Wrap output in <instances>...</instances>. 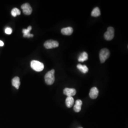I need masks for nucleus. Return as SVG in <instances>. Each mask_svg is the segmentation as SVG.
I'll return each instance as SVG.
<instances>
[{"label": "nucleus", "instance_id": "1", "mask_svg": "<svg viewBox=\"0 0 128 128\" xmlns=\"http://www.w3.org/2000/svg\"><path fill=\"white\" fill-rule=\"evenodd\" d=\"M55 70L52 69L48 71L45 76V80L48 85H51L55 82Z\"/></svg>", "mask_w": 128, "mask_h": 128}, {"label": "nucleus", "instance_id": "2", "mask_svg": "<svg viewBox=\"0 0 128 128\" xmlns=\"http://www.w3.org/2000/svg\"><path fill=\"white\" fill-rule=\"evenodd\" d=\"M30 66L34 71L37 72L42 71L44 68V64L37 60H32L30 63Z\"/></svg>", "mask_w": 128, "mask_h": 128}, {"label": "nucleus", "instance_id": "3", "mask_svg": "<svg viewBox=\"0 0 128 128\" xmlns=\"http://www.w3.org/2000/svg\"><path fill=\"white\" fill-rule=\"evenodd\" d=\"M110 53L107 48H102L99 53V58L102 63H104L105 61L110 56Z\"/></svg>", "mask_w": 128, "mask_h": 128}, {"label": "nucleus", "instance_id": "4", "mask_svg": "<svg viewBox=\"0 0 128 128\" xmlns=\"http://www.w3.org/2000/svg\"><path fill=\"white\" fill-rule=\"evenodd\" d=\"M114 36V28L110 27L107 28V31L106 32L104 37L105 40H112Z\"/></svg>", "mask_w": 128, "mask_h": 128}, {"label": "nucleus", "instance_id": "5", "mask_svg": "<svg viewBox=\"0 0 128 128\" xmlns=\"http://www.w3.org/2000/svg\"><path fill=\"white\" fill-rule=\"evenodd\" d=\"M44 46L46 49H51L56 48L59 46V43L58 41L54 40H48L46 41Z\"/></svg>", "mask_w": 128, "mask_h": 128}, {"label": "nucleus", "instance_id": "6", "mask_svg": "<svg viewBox=\"0 0 128 128\" xmlns=\"http://www.w3.org/2000/svg\"><path fill=\"white\" fill-rule=\"evenodd\" d=\"M21 8L23 12L25 15H30L32 12V9L30 5L28 3H25L22 5Z\"/></svg>", "mask_w": 128, "mask_h": 128}, {"label": "nucleus", "instance_id": "7", "mask_svg": "<svg viewBox=\"0 0 128 128\" xmlns=\"http://www.w3.org/2000/svg\"><path fill=\"white\" fill-rule=\"evenodd\" d=\"M63 92L64 94L68 96V97H72L76 95V92L75 89L66 88L64 89Z\"/></svg>", "mask_w": 128, "mask_h": 128}, {"label": "nucleus", "instance_id": "8", "mask_svg": "<svg viewBox=\"0 0 128 128\" xmlns=\"http://www.w3.org/2000/svg\"><path fill=\"white\" fill-rule=\"evenodd\" d=\"M99 94V91L98 89L96 87H92L89 93V96L90 98L92 99H95L97 98Z\"/></svg>", "mask_w": 128, "mask_h": 128}, {"label": "nucleus", "instance_id": "9", "mask_svg": "<svg viewBox=\"0 0 128 128\" xmlns=\"http://www.w3.org/2000/svg\"><path fill=\"white\" fill-rule=\"evenodd\" d=\"M61 32L62 34L64 35L69 36L71 35L73 32V28L72 27L64 28H62Z\"/></svg>", "mask_w": 128, "mask_h": 128}, {"label": "nucleus", "instance_id": "10", "mask_svg": "<svg viewBox=\"0 0 128 128\" xmlns=\"http://www.w3.org/2000/svg\"><path fill=\"white\" fill-rule=\"evenodd\" d=\"M32 29V26H28L27 29H23L22 33H23V37L25 38H31L33 37V35L30 33V32Z\"/></svg>", "mask_w": 128, "mask_h": 128}, {"label": "nucleus", "instance_id": "11", "mask_svg": "<svg viewBox=\"0 0 128 128\" xmlns=\"http://www.w3.org/2000/svg\"><path fill=\"white\" fill-rule=\"evenodd\" d=\"M82 104V102L80 100H78L76 101V104L74 106V110L76 112H78L81 110Z\"/></svg>", "mask_w": 128, "mask_h": 128}, {"label": "nucleus", "instance_id": "12", "mask_svg": "<svg viewBox=\"0 0 128 128\" xmlns=\"http://www.w3.org/2000/svg\"><path fill=\"white\" fill-rule=\"evenodd\" d=\"M20 78L18 76H16L12 80V84L14 87H15L16 89H18L20 86Z\"/></svg>", "mask_w": 128, "mask_h": 128}, {"label": "nucleus", "instance_id": "13", "mask_svg": "<svg viewBox=\"0 0 128 128\" xmlns=\"http://www.w3.org/2000/svg\"><path fill=\"white\" fill-rule=\"evenodd\" d=\"M74 103V99L73 97H68L66 100V104L68 108L73 106Z\"/></svg>", "mask_w": 128, "mask_h": 128}, {"label": "nucleus", "instance_id": "14", "mask_svg": "<svg viewBox=\"0 0 128 128\" xmlns=\"http://www.w3.org/2000/svg\"><path fill=\"white\" fill-rule=\"evenodd\" d=\"M88 56L87 53L86 52H84L82 53L81 54V55L79 56L78 58V61L83 62L88 60Z\"/></svg>", "mask_w": 128, "mask_h": 128}, {"label": "nucleus", "instance_id": "15", "mask_svg": "<svg viewBox=\"0 0 128 128\" xmlns=\"http://www.w3.org/2000/svg\"><path fill=\"white\" fill-rule=\"evenodd\" d=\"M77 68L81 72H82V73H86L88 71V68L86 65H82L80 64H78L77 65Z\"/></svg>", "mask_w": 128, "mask_h": 128}, {"label": "nucleus", "instance_id": "16", "mask_svg": "<svg viewBox=\"0 0 128 128\" xmlns=\"http://www.w3.org/2000/svg\"><path fill=\"white\" fill-rule=\"evenodd\" d=\"M101 15V12L98 7H96L92 10L91 12V16L94 17H97Z\"/></svg>", "mask_w": 128, "mask_h": 128}, {"label": "nucleus", "instance_id": "17", "mask_svg": "<svg viewBox=\"0 0 128 128\" xmlns=\"http://www.w3.org/2000/svg\"><path fill=\"white\" fill-rule=\"evenodd\" d=\"M20 14H21L20 11L18 8H14L11 11V14L12 16L14 17L17 16V15H20Z\"/></svg>", "mask_w": 128, "mask_h": 128}, {"label": "nucleus", "instance_id": "18", "mask_svg": "<svg viewBox=\"0 0 128 128\" xmlns=\"http://www.w3.org/2000/svg\"><path fill=\"white\" fill-rule=\"evenodd\" d=\"M12 29L10 28H6L5 30V32L6 34H8V35H10L12 34Z\"/></svg>", "mask_w": 128, "mask_h": 128}, {"label": "nucleus", "instance_id": "19", "mask_svg": "<svg viewBox=\"0 0 128 128\" xmlns=\"http://www.w3.org/2000/svg\"><path fill=\"white\" fill-rule=\"evenodd\" d=\"M4 46V43L3 41L0 40V46Z\"/></svg>", "mask_w": 128, "mask_h": 128}, {"label": "nucleus", "instance_id": "20", "mask_svg": "<svg viewBox=\"0 0 128 128\" xmlns=\"http://www.w3.org/2000/svg\"></svg>", "mask_w": 128, "mask_h": 128}]
</instances>
